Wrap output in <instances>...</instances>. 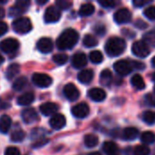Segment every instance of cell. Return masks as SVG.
<instances>
[{
	"instance_id": "cell-56",
	"label": "cell",
	"mask_w": 155,
	"mask_h": 155,
	"mask_svg": "<svg viewBox=\"0 0 155 155\" xmlns=\"http://www.w3.org/2000/svg\"><path fill=\"white\" fill-rule=\"evenodd\" d=\"M90 155H101L99 153H91Z\"/></svg>"
},
{
	"instance_id": "cell-7",
	"label": "cell",
	"mask_w": 155,
	"mask_h": 155,
	"mask_svg": "<svg viewBox=\"0 0 155 155\" xmlns=\"http://www.w3.org/2000/svg\"><path fill=\"white\" fill-rule=\"evenodd\" d=\"M114 71L122 75V76H125L127 74H129L132 70H133V66L131 64V62L126 61V60H119L116 63H114Z\"/></svg>"
},
{
	"instance_id": "cell-34",
	"label": "cell",
	"mask_w": 155,
	"mask_h": 155,
	"mask_svg": "<svg viewBox=\"0 0 155 155\" xmlns=\"http://www.w3.org/2000/svg\"><path fill=\"white\" fill-rule=\"evenodd\" d=\"M143 42L147 45H151L155 47V31H150L144 34L143 35Z\"/></svg>"
},
{
	"instance_id": "cell-35",
	"label": "cell",
	"mask_w": 155,
	"mask_h": 155,
	"mask_svg": "<svg viewBox=\"0 0 155 155\" xmlns=\"http://www.w3.org/2000/svg\"><path fill=\"white\" fill-rule=\"evenodd\" d=\"M143 120L147 124L153 125L155 124V113L152 111H146L143 114Z\"/></svg>"
},
{
	"instance_id": "cell-5",
	"label": "cell",
	"mask_w": 155,
	"mask_h": 155,
	"mask_svg": "<svg viewBox=\"0 0 155 155\" xmlns=\"http://www.w3.org/2000/svg\"><path fill=\"white\" fill-rule=\"evenodd\" d=\"M133 54L140 58H145L150 54L149 46L143 41H136L132 46Z\"/></svg>"
},
{
	"instance_id": "cell-49",
	"label": "cell",
	"mask_w": 155,
	"mask_h": 155,
	"mask_svg": "<svg viewBox=\"0 0 155 155\" xmlns=\"http://www.w3.org/2000/svg\"><path fill=\"white\" fill-rule=\"evenodd\" d=\"M123 34H124V35L130 37V38H132V37H134V36L135 35V33L132 32L130 29H127V28H124V29H123Z\"/></svg>"
},
{
	"instance_id": "cell-17",
	"label": "cell",
	"mask_w": 155,
	"mask_h": 155,
	"mask_svg": "<svg viewBox=\"0 0 155 155\" xmlns=\"http://www.w3.org/2000/svg\"><path fill=\"white\" fill-rule=\"evenodd\" d=\"M72 64L74 68L80 69L87 64V57L84 53H77L72 58Z\"/></svg>"
},
{
	"instance_id": "cell-40",
	"label": "cell",
	"mask_w": 155,
	"mask_h": 155,
	"mask_svg": "<svg viewBox=\"0 0 155 155\" xmlns=\"http://www.w3.org/2000/svg\"><path fill=\"white\" fill-rule=\"evenodd\" d=\"M98 3L104 8H112L117 5V2L112 0H99Z\"/></svg>"
},
{
	"instance_id": "cell-41",
	"label": "cell",
	"mask_w": 155,
	"mask_h": 155,
	"mask_svg": "<svg viewBox=\"0 0 155 155\" xmlns=\"http://www.w3.org/2000/svg\"><path fill=\"white\" fill-rule=\"evenodd\" d=\"M5 155H20V151L16 147H8L5 151Z\"/></svg>"
},
{
	"instance_id": "cell-33",
	"label": "cell",
	"mask_w": 155,
	"mask_h": 155,
	"mask_svg": "<svg viewBox=\"0 0 155 155\" xmlns=\"http://www.w3.org/2000/svg\"><path fill=\"white\" fill-rule=\"evenodd\" d=\"M25 137V134L24 131L22 130H16V131H14L12 134H11V141L14 142V143H20L22 141H24Z\"/></svg>"
},
{
	"instance_id": "cell-42",
	"label": "cell",
	"mask_w": 155,
	"mask_h": 155,
	"mask_svg": "<svg viewBox=\"0 0 155 155\" xmlns=\"http://www.w3.org/2000/svg\"><path fill=\"white\" fill-rule=\"evenodd\" d=\"M151 2H152L151 0H134L133 1V5L135 7H143V6L148 5Z\"/></svg>"
},
{
	"instance_id": "cell-37",
	"label": "cell",
	"mask_w": 155,
	"mask_h": 155,
	"mask_svg": "<svg viewBox=\"0 0 155 155\" xmlns=\"http://www.w3.org/2000/svg\"><path fill=\"white\" fill-rule=\"evenodd\" d=\"M53 60L55 64L62 65L67 63L68 61V55L66 54H56L53 56Z\"/></svg>"
},
{
	"instance_id": "cell-27",
	"label": "cell",
	"mask_w": 155,
	"mask_h": 155,
	"mask_svg": "<svg viewBox=\"0 0 155 155\" xmlns=\"http://www.w3.org/2000/svg\"><path fill=\"white\" fill-rule=\"evenodd\" d=\"M19 71H20V66L18 64H11L6 70L5 76L8 80H12L13 78H15V76L18 74Z\"/></svg>"
},
{
	"instance_id": "cell-44",
	"label": "cell",
	"mask_w": 155,
	"mask_h": 155,
	"mask_svg": "<svg viewBox=\"0 0 155 155\" xmlns=\"http://www.w3.org/2000/svg\"><path fill=\"white\" fill-rule=\"evenodd\" d=\"M94 31H95V33H96L97 35H104L105 34V32H106L105 27H104V25H96V26L94 27Z\"/></svg>"
},
{
	"instance_id": "cell-24",
	"label": "cell",
	"mask_w": 155,
	"mask_h": 155,
	"mask_svg": "<svg viewBox=\"0 0 155 155\" xmlns=\"http://www.w3.org/2000/svg\"><path fill=\"white\" fill-rule=\"evenodd\" d=\"M113 81V74L112 72L108 69L102 71L100 74V83L104 86H109Z\"/></svg>"
},
{
	"instance_id": "cell-36",
	"label": "cell",
	"mask_w": 155,
	"mask_h": 155,
	"mask_svg": "<svg viewBox=\"0 0 155 155\" xmlns=\"http://www.w3.org/2000/svg\"><path fill=\"white\" fill-rule=\"evenodd\" d=\"M151 150L147 145L142 144V145H137L134 148V155H150Z\"/></svg>"
},
{
	"instance_id": "cell-9",
	"label": "cell",
	"mask_w": 155,
	"mask_h": 155,
	"mask_svg": "<svg viewBox=\"0 0 155 155\" xmlns=\"http://www.w3.org/2000/svg\"><path fill=\"white\" fill-rule=\"evenodd\" d=\"M30 5V1L27 0H19L15 3V5H13L9 10V15L10 16H18L25 13L28 6Z\"/></svg>"
},
{
	"instance_id": "cell-43",
	"label": "cell",
	"mask_w": 155,
	"mask_h": 155,
	"mask_svg": "<svg viewBox=\"0 0 155 155\" xmlns=\"http://www.w3.org/2000/svg\"><path fill=\"white\" fill-rule=\"evenodd\" d=\"M145 101L147 102V104L153 107H155V96L153 94H148L145 95Z\"/></svg>"
},
{
	"instance_id": "cell-10",
	"label": "cell",
	"mask_w": 155,
	"mask_h": 155,
	"mask_svg": "<svg viewBox=\"0 0 155 155\" xmlns=\"http://www.w3.org/2000/svg\"><path fill=\"white\" fill-rule=\"evenodd\" d=\"M114 19L117 24H126L132 20V13L127 8H121L114 13Z\"/></svg>"
},
{
	"instance_id": "cell-6",
	"label": "cell",
	"mask_w": 155,
	"mask_h": 155,
	"mask_svg": "<svg viewBox=\"0 0 155 155\" xmlns=\"http://www.w3.org/2000/svg\"><path fill=\"white\" fill-rule=\"evenodd\" d=\"M20 46L19 42L15 38H6L0 43V49L4 53L12 54L15 53Z\"/></svg>"
},
{
	"instance_id": "cell-30",
	"label": "cell",
	"mask_w": 155,
	"mask_h": 155,
	"mask_svg": "<svg viewBox=\"0 0 155 155\" xmlns=\"http://www.w3.org/2000/svg\"><path fill=\"white\" fill-rule=\"evenodd\" d=\"M26 84H27V78L25 77V76H21V77L17 78L14 82V84H13V89L15 91L19 92V91H22L25 87Z\"/></svg>"
},
{
	"instance_id": "cell-26",
	"label": "cell",
	"mask_w": 155,
	"mask_h": 155,
	"mask_svg": "<svg viewBox=\"0 0 155 155\" xmlns=\"http://www.w3.org/2000/svg\"><path fill=\"white\" fill-rule=\"evenodd\" d=\"M132 85L138 90H143L145 88V82L140 74H134L131 79Z\"/></svg>"
},
{
	"instance_id": "cell-2",
	"label": "cell",
	"mask_w": 155,
	"mask_h": 155,
	"mask_svg": "<svg viewBox=\"0 0 155 155\" xmlns=\"http://www.w3.org/2000/svg\"><path fill=\"white\" fill-rule=\"evenodd\" d=\"M125 48H126L125 41L123 38L117 36L109 38L104 46L106 54L112 57L119 56L124 52Z\"/></svg>"
},
{
	"instance_id": "cell-18",
	"label": "cell",
	"mask_w": 155,
	"mask_h": 155,
	"mask_svg": "<svg viewBox=\"0 0 155 155\" xmlns=\"http://www.w3.org/2000/svg\"><path fill=\"white\" fill-rule=\"evenodd\" d=\"M89 97L94 102H103L106 98V93L102 88H93L88 92Z\"/></svg>"
},
{
	"instance_id": "cell-53",
	"label": "cell",
	"mask_w": 155,
	"mask_h": 155,
	"mask_svg": "<svg viewBox=\"0 0 155 155\" xmlns=\"http://www.w3.org/2000/svg\"><path fill=\"white\" fill-rule=\"evenodd\" d=\"M4 61H5V60H4V57L0 54V65L4 63Z\"/></svg>"
},
{
	"instance_id": "cell-22",
	"label": "cell",
	"mask_w": 155,
	"mask_h": 155,
	"mask_svg": "<svg viewBox=\"0 0 155 155\" xmlns=\"http://www.w3.org/2000/svg\"><path fill=\"white\" fill-rule=\"evenodd\" d=\"M103 150L106 155H120L118 146L113 142H105L103 145Z\"/></svg>"
},
{
	"instance_id": "cell-52",
	"label": "cell",
	"mask_w": 155,
	"mask_h": 155,
	"mask_svg": "<svg viewBox=\"0 0 155 155\" xmlns=\"http://www.w3.org/2000/svg\"><path fill=\"white\" fill-rule=\"evenodd\" d=\"M36 3L38 5H45V3H47V0H44V1H40V0H36Z\"/></svg>"
},
{
	"instance_id": "cell-50",
	"label": "cell",
	"mask_w": 155,
	"mask_h": 155,
	"mask_svg": "<svg viewBox=\"0 0 155 155\" xmlns=\"http://www.w3.org/2000/svg\"><path fill=\"white\" fill-rule=\"evenodd\" d=\"M10 107V104L0 98V110H5Z\"/></svg>"
},
{
	"instance_id": "cell-21",
	"label": "cell",
	"mask_w": 155,
	"mask_h": 155,
	"mask_svg": "<svg viewBox=\"0 0 155 155\" xmlns=\"http://www.w3.org/2000/svg\"><path fill=\"white\" fill-rule=\"evenodd\" d=\"M12 125V119L8 115H2L0 117V133L1 134H7Z\"/></svg>"
},
{
	"instance_id": "cell-46",
	"label": "cell",
	"mask_w": 155,
	"mask_h": 155,
	"mask_svg": "<svg viewBox=\"0 0 155 155\" xmlns=\"http://www.w3.org/2000/svg\"><path fill=\"white\" fill-rule=\"evenodd\" d=\"M8 31V26L5 22L0 21V36L4 35Z\"/></svg>"
},
{
	"instance_id": "cell-12",
	"label": "cell",
	"mask_w": 155,
	"mask_h": 155,
	"mask_svg": "<svg viewBox=\"0 0 155 155\" xmlns=\"http://www.w3.org/2000/svg\"><path fill=\"white\" fill-rule=\"evenodd\" d=\"M90 113L89 106L85 103H80L72 108V114L76 118H85Z\"/></svg>"
},
{
	"instance_id": "cell-15",
	"label": "cell",
	"mask_w": 155,
	"mask_h": 155,
	"mask_svg": "<svg viewBox=\"0 0 155 155\" xmlns=\"http://www.w3.org/2000/svg\"><path fill=\"white\" fill-rule=\"evenodd\" d=\"M22 119L26 124H32L38 120V114L34 108H26L22 112Z\"/></svg>"
},
{
	"instance_id": "cell-20",
	"label": "cell",
	"mask_w": 155,
	"mask_h": 155,
	"mask_svg": "<svg viewBox=\"0 0 155 155\" xmlns=\"http://www.w3.org/2000/svg\"><path fill=\"white\" fill-rule=\"evenodd\" d=\"M35 100V94L32 92H27L23 94L17 98V104L22 106H26L31 104Z\"/></svg>"
},
{
	"instance_id": "cell-39",
	"label": "cell",
	"mask_w": 155,
	"mask_h": 155,
	"mask_svg": "<svg viewBox=\"0 0 155 155\" xmlns=\"http://www.w3.org/2000/svg\"><path fill=\"white\" fill-rule=\"evenodd\" d=\"M56 7L60 10H66L69 9L72 5V2L70 1H66V0H57L55 2Z\"/></svg>"
},
{
	"instance_id": "cell-4",
	"label": "cell",
	"mask_w": 155,
	"mask_h": 155,
	"mask_svg": "<svg viewBox=\"0 0 155 155\" xmlns=\"http://www.w3.org/2000/svg\"><path fill=\"white\" fill-rule=\"evenodd\" d=\"M32 81L36 86L40 88H46L50 86L53 83L52 78L48 74L44 73H35L32 75Z\"/></svg>"
},
{
	"instance_id": "cell-19",
	"label": "cell",
	"mask_w": 155,
	"mask_h": 155,
	"mask_svg": "<svg viewBox=\"0 0 155 155\" xmlns=\"http://www.w3.org/2000/svg\"><path fill=\"white\" fill-rule=\"evenodd\" d=\"M78 81L82 84H89L92 82L94 78V72L91 69H84L82 70L77 75Z\"/></svg>"
},
{
	"instance_id": "cell-58",
	"label": "cell",
	"mask_w": 155,
	"mask_h": 155,
	"mask_svg": "<svg viewBox=\"0 0 155 155\" xmlns=\"http://www.w3.org/2000/svg\"><path fill=\"white\" fill-rule=\"evenodd\" d=\"M154 93H155V85H154Z\"/></svg>"
},
{
	"instance_id": "cell-32",
	"label": "cell",
	"mask_w": 155,
	"mask_h": 155,
	"mask_svg": "<svg viewBox=\"0 0 155 155\" xmlns=\"http://www.w3.org/2000/svg\"><path fill=\"white\" fill-rule=\"evenodd\" d=\"M89 58H90L92 63H94V64H100L104 60V55H103V54L100 51L94 50V51H92L90 53Z\"/></svg>"
},
{
	"instance_id": "cell-16",
	"label": "cell",
	"mask_w": 155,
	"mask_h": 155,
	"mask_svg": "<svg viewBox=\"0 0 155 155\" xmlns=\"http://www.w3.org/2000/svg\"><path fill=\"white\" fill-rule=\"evenodd\" d=\"M57 110H58V106L54 103L47 102V103H45V104L40 105V112L45 116L54 115L55 113L57 112Z\"/></svg>"
},
{
	"instance_id": "cell-51",
	"label": "cell",
	"mask_w": 155,
	"mask_h": 155,
	"mask_svg": "<svg viewBox=\"0 0 155 155\" xmlns=\"http://www.w3.org/2000/svg\"><path fill=\"white\" fill-rule=\"evenodd\" d=\"M5 9H4L2 6H0V19H1V18H3V17L5 16Z\"/></svg>"
},
{
	"instance_id": "cell-13",
	"label": "cell",
	"mask_w": 155,
	"mask_h": 155,
	"mask_svg": "<svg viewBox=\"0 0 155 155\" xmlns=\"http://www.w3.org/2000/svg\"><path fill=\"white\" fill-rule=\"evenodd\" d=\"M54 45L53 41L49 37H42L38 40L36 44V48L39 52L43 54H48L53 50Z\"/></svg>"
},
{
	"instance_id": "cell-31",
	"label": "cell",
	"mask_w": 155,
	"mask_h": 155,
	"mask_svg": "<svg viewBox=\"0 0 155 155\" xmlns=\"http://www.w3.org/2000/svg\"><path fill=\"white\" fill-rule=\"evenodd\" d=\"M83 44L85 47L91 48V47H94L98 45V40L96 39L95 36H94L92 35H86L84 37Z\"/></svg>"
},
{
	"instance_id": "cell-28",
	"label": "cell",
	"mask_w": 155,
	"mask_h": 155,
	"mask_svg": "<svg viewBox=\"0 0 155 155\" xmlns=\"http://www.w3.org/2000/svg\"><path fill=\"white\" fill-rule=\"evenodd\" d=\"M99 139L94 134H87L84 136V144L87 148H94L97 146Z\"/></svg>"
},
{
	"instance_id": "cell-1",
	"label": "cell",
	"mask_w": 155,
	"mask_h": 155,
	"mask_svg": "<svg viewBox=\"0 0 155 155\" xmlns=\"http://www.w3.org/2000/svg\"><path fill=\"white\" fill-rule=\"evenodd\" d=\"M79 40V34L73 28L65 29L56 40V46L59 50L72 49Z\"/></svg>"
},
{
	"instance_id": "cell-47",
	"label": "cell",
	"mask_w": 155,
	"mask_h": 155,
	"mask_svg": "<svg viewBox=\"0 0 155 155\" xmlns=\"http://www.w3.org/2000/svg\"><path fill=\"white\" fill-rule=\"evenodd\" d=\"M131 64L133 66V68H136L138 70H142V69H144V64L141 63V62H137V61H132L131 62Z\"/></svg>"
},
{
	"instance_id": "cell-38",
	"label": "cell",
	"mask_w": 155,
	"mask_h": 155,
	"mask_svg": "<svg viewBox=\"0 0 155 155\" xmlns=\"http://www.w3.org/2000/svg\"><path fill=\"white\" fill-rule=\"evenodd\" d=\"M143 15L149 20H152V21L155 20V5H151L145 8L143 11Z\"/></svg>"
},
{
	"instance_id": "cell-45",
	"label": "cell",
	"mask_w": 155,
	"mask_h": 155,
	"mask_svg": "<svg viewBox=\"0 0 155 155\" xmlns=\"http://www.w3.org/2000/svg\"><path fill=\"white\" fill-rule=\"evenodd\" d=\"M46 143H48V140L47 139H45V138H41L40 140H38V141H36L35 143H34V145H33V147L34 148H38V147H42V146H44Z\"/></svg>"
},
{
	"instance_id": "cell-55",
	"label": "cell",
	"mask_w": 155,
	"mask_h": 155,
	"mask_svg": "<svg viewBox=\"0 0 155 155\" xmlns=\"http://www.w3.org/2000/svg\"><path fill=\"white\" fill-rule=\"evenodd\" d=\"M152 79H153V81L155 82V72L153 74V75H152Z\"/></svg>"
},
{
	"instance_id": "cell-11",
	"label": "cell",
	"mask_w": 155,
	"mask_h": 155,
	"mask_svg": "<svg viewBox=\"0 0 155 155\" xmlns=\"http://www.w3.org/2000/svg\"><path fill=\"white\" fill-rule=\"evenodd\" d=\"M64 94L71 102L76 101L80 96V92L77 87L73 84H67L64 87Z\"/></svg>"
},
{
	"instance_id": "cell-8",
	"label": "cell",
	"mask_w": 155,
	"mask_h": 155,
	"mask_svg": "<svg viewBox=\"0 0 155 155\" xmlns=\"http://www.w3.org/2000/svg\"><path fill=\"white\" fill-rule=\"evenodd\" d=\"M61 18V11L55 6L51 5L46 8L44 15L45 23H55Z\"/></svg>"
},
{
	"instance_id": "cell-29",
	"label": "cell",
	"mask_w": 155,
	"mask_h": 155,
	"mask_svg": "<svg viewBox=\"0 0 155 155\" xmlns=\"http://www.w3.org/2000/svg\"><path fill=\"white\" fill-rule=\"evenodd\" d=\"M141 141L144 144H153L155 143V134L153 132L147 131L142 134Z\"/></svg>"
},
{
	"instance_id": "cell-57",
	"label": "cell",
	"mask_w": 155,
	"mask_h": 155,
	"mask_svg": "<svg viewBox=\"0 0 155 155\" xmlns=\"http://www.w3.org/2000/svg\"><path fill=\"white\" fill-rule=\"evenodd\" d=\"M1 4H6V1H1V0H0V5H1Z\"/></svg>"
},
{
	"instance_id": "cell-23",
	"label": "cell",
	"mask_w": 155,
	"mask_h": 155,
	"mask_svg": "<svg viewBox=\"0 0 155 155\" xmlns=\"http://www.w3.org/2000/svg\"><path fill=\"white\" fill-rule=\"evenodd\" d=\"M139 135V131L138 129L134 128V127H128L125 128L123 132V137L124 139L127 140V141H133L135 140Z\"/></svg>"
},
{
	"instance_id": "cell-14",
	"label": "cell",
	"mask_w": 155,
	"mask_h": 155,
	"mask_svg": "<svg viewBox=\"0 0 155 155\" xmlns=\"http://www.w3.org/2000/svg\"><path fill=\"white\" fill-rule=\"evenodd\" d=\"M65 124H66L65 117L62 114H55L51 117L49 121V124L54 130L63 129L65 126Z\"/></svg>"
},
{
	"instance_id": "cell-48",
	"label": "cell",
	"mask_w": 155,
	"mask_h": 155,
	"mask_svg": "<svg viewBox=\"0 0 155 155\" xmlns=\"http://www.w3.org/2000/svg\"><path fill=\"white\" fill-rule=\"evenodd\" d=\"M135 26H136L137 28H139V29H145V28H147L148 25H147L144 21L139 19V20H137V21L135 22Z\"/></svg>"
},
{
	"instance_id": "cell-54",
	"label": "cell",
	"mask_w": 155,
	"mask_h": 155,
	"mask_svg": "<svg viewBox=\"0 0 155 155\" xmlns=\"http://www.w3.org/2000/svg\"><path fill=\"white\" fill-rule=\"evenodd\" d=\"M152 64H153V65L155 67V56L152 59Z\"/></svg>"
},
{
	"instance_id": "cell-25",
	"label": "cell",
	"mask_w": 155,
	"mask_h": 155,
	"mask_svg": "<svg viewBox=\"0 0 155 155\" xmlns=\"http://www.w3.org/2000/svg\"><path fill=\"white\" fill-rule=\"evenodd\" d=\"M94 5L91 3H86L81 5L79 9V15L81 16H89L94 13Z\"/></svg>"
},
{
	"instance_id": "cell-3",
	"label": "cell",
	"mask_w": 155,
	"mask_h": 155,
	"mask_svg": "<svg viewBox=\"0 0 155 155\" xmlns=\"http://www.w3.org/2000/svg\"><path fill=\"white\" fill-rule=\"evenodd\" d=\"M12 26L14 28V31L20 35H25L29 33L32 30V23L29 18L27 17H18L15 20H14Z\"/></svg>"
}]
</instances>
